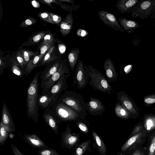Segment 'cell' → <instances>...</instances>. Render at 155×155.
Instances as JSON below:
<instances>
[{
  "mask_svg": "<svg viewBox=\"0 0 155 155\" xmlns=\"http://www.w3.org/2000/svg\"><path fill=\"white\" fill-rule=\"evenodd\" d=\"M82 119L78 120L77 125L78 127L82 131L85 133L88 132V130L87 125L81 120Z\"/></svg>",
  "mask_w": 155,
  "mask_h": 155,
  "instance_id": "ab89813d",
  "label": "cell"
},
{
  "mask_svg": "<svg viewBox=\"0 0 155 155\" xmlns=\"http://www.w3.org/2000/svg\"></svg>",
  "mask_w": 155,
  "mask_h": 155,
  "instance_id": "11a10c76",
  "label": "cell"
},
{
  "mask_svg": "<svg viewBox=\"0 0 155 155\" xmlns=\"http://www.w3.org/2000/svg\"><path fill=\"white\" fill-rule=\"evenodd\" d=\"M142 129L141 127H136L135 129H134L131 134H130V135L132 136L135 134H137L143 131H142Z\"/></svg>",
  "mask_w": 155,
  "mask_h": 155,
  "instance_id": "f6af8a7d",
  "label": "cell"
},
{
  "mask_svg": "<svg viewBox=\"0 0 155 155\" xmlns=\"http://www.w3.org/2000/svg\"><path fill=\"white\" fill-rule=\"evenodd\" d=\"M51 107L52 108V110L57 118L61 121L82 119L74 110L61 102L57 101L54 105Z\"/></svg>",
  "mask_w": 155,
  "mask_h": 155,
  "instance_id": "5b68a950",
  "label": "cell"
},
{
  "mask_svg": "<svg viewBox=\"0 0 155 155\" xmlns=\"http://www.w3.org/2000/svg\"><path fill=\"white\" fill-rule=\"evenodd\" d=\"M90 101L87 103V111L89 114L94 116L102 115L105 108L102 101L96 98L91 97Z\"/></svg>",
  "mask_w": 155,
  "mask_h": 155,
  "instance_id": "8fae6325",
  "label": "cell"
},
{
  "mask_svg": "<svg viewBox=\"0 0 155 155\" xmlns=\"http://www.w3.org/2000/svg\"><path fill=\"white\" fill-rule=\"evenodd\" d=\"M25 141L33 147L41 149L48 148L46 144L35 134H26L23 136Z\"/></svg>",
  "mask_w": 155,
  "mask_h": 155,
  "instance_id": "5bb4252c",
  "label": "cell"
},
{
  "mask_svg": "<svg viewBox=\"0 0 155 155\" xmlns=\"http://www.w3.org/2000/svg\"><path fill=\"white\" fill-rule=\"evenodd\" d=\"M74 23L72 12L68 14L61 21L60 25V30L62 35L65 36L71 30Z\"/></svg>",
  "mask_w": 155,
  "mask_h": 155,
  "instance_id": "ac0fdd59",
  "label": "cell"
},
{
  "mask_svg": "<svg viewBox=\"0 0 155 155\" xmlns=\"http://www.w3.org/2000/svg\"><path fill=\"white\" fill-rule=\"evenodd\" d=\"M98 14L100 19L106 25L116 31H120L121 33L125 31V30L112 14L107 12L101 10L98 11Z\"/></svg>",
  "mask_w": 155,
  "mask_h": 155,
  "instance_id": "9c48e42d",
  "label": "cell"
},
{
  "mask_svg": "<svg viewBox=\"0 0 155 155\" xmlns=\"http://www.w3.org/2000/svg\"></svg>",
  "mask_w": 155,
  "mask_h": 155,
  "instance_id": "db71d44e",
  "label": "cell"
},
{
  "mask_svg": "<svg viewBox=\"0 0 155 155\" xmlns=\"http://www.w3.org/2000/svg\"><path fill=\"white\" fill-rule=\"evenodd\" d=\"M90 70L89 84L95 90L110 95L112 92V89L108 81L99 71L89 65Z\"/></svg>",
  "mask_w": 155,
  "mask_h": 155,
  "instance_id": "3957f363",
  "label": "cell"
},
{
  "mask_svg": "<svg viewBox=\"0 0 155 155\" xmlns=\"http://www.w3.org/2000/svg\"><path fill=\"white\" fill-rule=\"evenodd\" d=\"M90 140L83 142L76 150L74 155H83L89 146Z\"/></svg>",
  "mask_w": 155,
  "mask_h": 155,
  "instance_id": "f546056e",
  "label": "cell"
},
{
  "mask_svg": "<svg viewBox=\"0 0 155 155\" xmlns=\"http://www.w3.org/2000/svg\"><path fill=\"white\" fill-rule=\"evenodd\" d=\"M70 74V70L66 60L62 61L57 71L47 80L41 82L42 95L47 93L61 76L64 74Z\"/></svg>",
  "mask_w": 155,
  "mask_h": 155,
  "instance_id": "52a82bcc",
  "label": "cell"
},
{
  "mask_svg": "<svg viewBox=\"0 0 155 155\" xmlns=\"http://www.w3.org/2000/svg\"><path fill=\"white\" fill-rule=\"evenodd\" d=\"M58 49L60 52L63 54L66 50V46L63 44H60L58 45Z\"/></svg>",
  "mask_w": 155,
  "mask_h": 155,
  "instance_id": "bcb514c9",
  "label": "cell"
},
{
  "mask_svg": "<svg viewBox=\"0 0 155 155\" xmlns=\"http://www.w3.org/2000/svg\"><path fill=\"white\" fill-rule=\"evenodd\" d=\"M155 12V0L140 1L129 12L133 17L142 19L149 18L151 15L152 16Z\"/></svg>",
  "mask_w": 155,
  "mask_h": 155,
  "instance_id": "277c9868",
  "label": "cell"
},
{
  "mask_svg": "<svg viewBox=\"0 0 155 155\" xmlns=\"http://www.w3.org/2000/svg\"><path fill=\"white\" fill-rule=\"evenodd\" d=\"M20 51L24 58L26 65L31 60V58L36 54L33 51L27 50H22Z\"/></svg>",
  "mask_w": 155,
  "mask_h": 155,
  "instance_id": "4dcf8cb0",
  "label": "cell"
},
{
  "mask_svg": "<svg viewBox=\"0 0 155 155\" xmlns=\"http://www.w3.org/2000/svg\"><path fill=\"white\" fill-rule=\"evenodd\" d=\"M139 2L138 0H118L117 2L116 7L121 14L129 12Z\"/></svg>",
  "mask_w": 155,
  "mask_h": 155,
  "instance_id": "ffe728a7",
  "label": "cell"
},
{
  "mask_svg": "<svg viewBox=\"0 0 155 155\" xmlns=\"http://www.w3.org/2000/svg\"><path fill=\"white\" fill-rule=\"evenodd\" d=\"M12 149L14 155H25L20 152L17 147L13 144H11Z\"/></svg>",
  "mask_w": 155,
  "mask_h": 155,
  "instance_id": "7bdbcfd3",
  "label": "cell"
},
{
  "mask_svg": "<svg viewBox=\"0 0 155 155\" xmlns=\"http://www.w3.org/2000/svg\"><path fill=\"white\" fill-rule=\"evenodd\" d=\"M76 34L78 36L81 37H85L88 35V33L86 31L80 28L78 30Z\"/></svg>",
  "mask_w": 155,
  "mask_h": 155,
  "instance_id": "ee69618b",
  "label": "cell"
},
{
  "mask_svg": "<svg viewBox=\"0 0 155 155\" xmlns=\"http://www.w3.org/2000/svg\"><path fill=\"white\" fill-rule=\"evenodd\" d=\"M40 73L38 72L33 77L28 86L27 93V114L36 123H38L39 116L38 103V79Z\"/></svg>",
  "mask_w": 155,
  "mask_h": 155,
  "instance_id": "6da1fadb",
  "label": "cell"
},
{
  "mask_svg": "<svg viewBox=\"0 0 155 155\" xmlns=\"http://www.w3.org/2000/svg\"><path fill=\"white\" fill-rule=\"evenodd\" d=\"M71 131L70 128L68 126L65 131L62 133L61 136V140L63 145L70 149L75 144L78 140L77 136L71 134Z\"/></svg>",
  "mask_w": 155,
  "mask_h": 155,
  "instance_id": "e0dca14e",
  "label": "cell"
},
{
  "mask_svg": "<svg viewBox=\"0 0 155 155\" xmlns=\"http://www.w3.org/2000/svg\"><path fill=\"white\" fill-rule=\"evenodd\" d=\"M131 67V65H129L126 67H125V68H124V71H125L126 72L127 71H128V69L130 68V67Z\"/></svg>",
  "mask_w": 155,
  "mask_h": 155,
  "instance_id": "f907efd6",
  "label": "cell"
},
{
  "mask_svg": "<svg viewBox=\"0 0 155 155\" xmlns=\"http://www.w3.org/2000/svg\"><path fill=\"white\" fill-rule=\"evenodd\" d=\"M49 13L51 17L54 24H58L61 22L62 20L61 16L49 12Z\"/></svg>",
  "mask_w": 155,
  "mask_h": 155,
  "instance_id": "b9f144b4",
  "label": "cell"
},
{
  "mask_svg": "<svg viewBox=\"0 0 155 155\" xmlns=\"http://www.w3.org/2000/svg\"><path fill=\"white\" fill-rule=\"evenodd\" d=\"M70 75V74L62 75L48 93L56 101L59 98L62 92L67 89L68 87L66 82Z\"/></svg>",
  "mask_w": 155,
  "mask_h": 155,
  "instance_id": "30bf717a",
  "label": "cell"
},
{
  "mask_svg": "<svg viewBox=\"0 0 155 155\" xmlns=\"http://www.w3.org/2000/svg\"><path fill=\"white\" fill-rule=\"evenodd\" d=\"M31 3L32 6L35 8H38L40 7L39 3L35 0L32 1Z\"/></svg>",
  "mask_w": 155,
  "mask_h": 155,
  "instance_id": "c3c4849f",
  "label": "cell"
},
{
  "mask_svg": "<svg viewBox=\"0 0 155 155\" xmlns=\"http://www.w3.org/2000/svg\"><path fill=\"white\" fill-rule=\"evenodd\" d=\"M16 58L20 66L23 69L26 64L24 58L20 51H18L16 55Z\"/></svg>",
  "mask_w": 155,
  "mask_h": 155,
  "instance_id": "d590c367",
  "label": "cell"
},
{
  "mask_svg": "<svg viewBox=\"0 0 155 155\" xmlns=\"http://www.w3.org/2000/svg\"><path fill=\"white\" fill-rule=\"evenodd\" d=\"M148 135L145 131L131 136L122 147L121 151L124 152L127 150H134L142 147L146 141Z\"/></svg>",
  "mask_w": 155,
  "mask_h": 155,
  "instance_id": "ba28073f",
  "label": "cell"
},
{
  "mask_svg": "<svg viewBox=\"0 0 155 155\" xmlns=\"http://www.w3.org/2000/svg\"><path fill=\"white\" fill-rule=\"evenodd\" d=\"M53 1V2L56 3L59 5H60L61 7L64 10L69 11L70 12H72V11L74 9L73 7H71L69 5H67L66 4H63L61 2L59 1V2H58V1L57 0H54Z\"/></svg>",
  "mask_w": 155,
  "mask_h": 155,
  "instance_id": "f35d334b",
  "label": "cell"
},
{
  "mask_svg": "<svg viewBox=\"0 0 155 155\" xmlns=\"http://www.w3.org/2000/svg\"><path fill=\"white\" fill-rule=\"evenodd\" d=\"M43 116L44 121L53 131L57 134H58V124L61 121L58 119L50 107L46 108Z\"/></svg>",
  "mask_w": 155,
  "mask_h": 155,
  "instance_id": "7c38bea8",
  "label": "cell"
},
{
  "mask_svg": "<svg viewBox=\"0 0 155 155\" xmlns=\"http://www.w3.org/2000/svg\"><path fill=\"white\" fill-rule=\"evenodd\" d=\"M1 119L4 126L10 133L14 132L15 130V124L5 103H4L2 106Z\"/></svg>",
  "mask_w": 155,
  "mask_h": 155,
  "instance_id": "4fadbf2b",
  "label": "cell"
},
{
  "mask_svg": "<svg viewBox=\"0 0 155 155\" xmlns=\"http://www.w3.org/2000/svg\"><path fill=\"white\" fill-rule=\"evenodd\" d=\"M38 153L40 155H60L55 150L49 148L41 149Z\"/></svg>",
  "mask_w": 155,
  "mask_h": 155,
  "instance_id": "1f68e13d",
  "label": "cell"
},
{
  "mask_svg": "<svg viewBox=\"0 0 155 155\" xmlns=\"http://www.w3.org/2000/svg\"><path fill=\"white\" fill-rule=\"evenodd\" d=\"M154 27H155V24H154Z\"/></svg>",
  "mask_w": 155,
  "mask_h": 155,
  "instance_id": "f5cc1de1",
  "label": "cell"
},
{
  "mask_svg": "<svg viewBox=\"0 0 155 155\" xmlns=\"http://www.w3.org/2000/svg\"><path fill=\"white\" fill-rule=\"evenodd\" d=\"M45 55L40 54L35 56L26 65L24 72V74L26 75L29 74L33 69L39 65Z\"/></svg>",
  "mask_w": 155,
  "mask_h": 155,
  "instance_id": "7402d4cb",
  "label": "cell"
},
{
  "mask_svg": "<svg viewBox=\"0 0 155 155\" xmlns=\"http://www.w3.org/2000/svg\"><path fill=\"white\" fill-rule=\"evenodd\" d=\"M153 17L155 19V15H154V16H153Z\"/></svg>",
  "mask_w": 155,
  "mask_h": 155,
  "instance_id": "816d5d0a",
  "label": "cell"
},
{
  "mask_svg": "<svg viewBox=\"0 0 155 155\" xmlns=\"http://www.w3.org/2000/svg\"><path fill=\"white\" fill-rule=\"evenodd\" d=\"M44 32H40L31 38L30 42L32 43H35L39 41L45 35Z\"/></svg>",
  "mask_w": 155,
  "mask_h": 155,
  "instance_id": "8d00e7d4",
  "label": "cell"
},
{
  "mask_svg": "<svg viewBox=\"0 0 155 155\" xmlns=\"http://www.w3.org/2000/svg\"><path fill=\"white\" fill-rule=\"evenodd\" d=\"M80 49L78 48H73L69 52L68 55V62L71 70H74L77 63Z\"/></svg>",
  "mask_w": 155,
  "mask_h": 155,
  "instance_id": "603a6c76",
  "label": "cell"
},
{
  "mask_svg": "<svg viewBox=\"0 0 155 155\" xmlns=\"http://www.w3.org/2000/svg\"><path fill=\"white\" fill-rule=\"evenodd\" d=\"M54 42V39L52 35L51 34H48L44 37L41 44L48 43L53 44Z\"/></svg>",
  "mask_w": 155,
  "mask_h": 155,
  "instance_id": "60d3db41",
  "label": "cell"
},
{
  "mask_svg": "<svg viewBox=\"0 0 155 155\" xmlns=\"http://www.w3.org/2000/svg\"><path fill=\"white\" fill-rule=\"evenodd\" d=\"M92 133L99 152L102 155L105 154L107 152V149L103 141L95 132L93 131Z\"/></svg>",
  "mask_w": 155,
  "mask_h": 155,
  "instance_id": "d4e9b609",
  "label": "cell"
},
{
  "mask_svg": "<svg viewBox=\"0 0 155 155\" xmlns=\"http://www.w3.org/2000/svg\"><path fill=\"white\" fill-rule=\"evenodd\" d=\"M104 68L108 80L110 82H115L117 78V74L113 63L111 59L107 58L104 61Z\"/></svg>",
  "mask_w": 155,
  "mask_h": 155,
  "instance_id": "9a60e30c",
  "label": "cell"
},
{
  "mask_svg": "<svg viewBox=\"0 0 155 155\" xmlns=\"http://www.w3.org/2000/svg\"><path fill=\"white\" fill-rule=\"evenodd\" d=\"M37 22V20L32 17H28L21 24L20 26L21 27H27Z\"/></svg>",
  "mask_w": 155,
  "mask_h": 155,
  "instance_id": "836d02e7",
  "label": "cell"
},
{
  "mask_svg": "<svg viewBox=\"0 0 155 155\" xmlns=\"http://www.w3.org/2000/svg\"><path fill=\"white\" fill-rule=\"evenodd\" d=\"M144 102L147 104H152L155 102V99L149 98L145 99Z\"/></svg>",
  "mask_w": 155,
  "mask_h": 155,
  "instance_id": "7dc6e473",
  "label": "cell"
},
{
  "mask_svg": "<svg viewBox=\"0 0 155 155\" xmlns=\"http://www.w3.org/2000/svg\"><path fill=\"white\" fill-rule=\"evenodd\" d=\"M61 62V60H58L48 64L41 73L40 76L41 82L47 80L54 74L57 71Z\"/></svg>",
  "mask_w": 155,
  "mask_h": 155,
  "instance_id": "2e32d148",
  "label": "cell"
},
{
  "mask_svg": "<svg viewBox=\"0 0 155 155\" xmlns=\"http://www.w3.org/2000/svg\"><path fill=\"white\" fill-rule=\"evenodd\" d=\"M58 101L64 103L76 111L83 120L87 115V103L83 97L75 91H66Z\"/></svg>",
  "mask_w": 155,
  "mask_h": 155,
  "instance_id": "7a4b0ae2",
  "label": "cell"
},
{
  "mask_svg": "<svg viewBox=\"0 0 155 155\" xmlns=\"http://www.w3.org/2000/svg\"><path fill=\"white\" fill-rule=\"evenodd\" d=\"M54 47L53 46L49 50L44 56L39 65L43 66L48 63L54 61L58 58L54 52Z\"/></svg>",
  "mask_w": 155,
  "mask_h": 155,
  "instance_id": "cb8c5ba5",
  "label": "cell"
},
{
  "mask_svg": "<svg viewBox=\"0 0 155 155\" xmlns=\"http://www.w3.org/2000/svg\"><path fill=\"white\" fill-rule=\"evenodd\" d=\"M20 65L18 62L16 60H14L12 61V70L13 73L19 77H21L23 76L22 71L19 67Z\"/></svg>",
  "mask_w": 155,
  "mask_h": 155,
  "instance_id": "f1b7e54d",
  "label": "cell"
},
{
  "mask_svg": "<svg viewBox=\"0 0 155 155\" xmlns=\"http://www.w3.org/2000/svg\"><path fill=\"white\" fill-rule=\"evenodd\" d=\"M149 138L147 155H155V132L150 135Z\"/></svg>",
  "mask_w": 155,
  "mask_h": 155,
  "instance_id": "4316f807",
  "label": "cell"
},
{
  "mask_svg": "<svg viewBox=\"0 0 155 155\" xmlns=\"http://www.w3.org/2000/svg\"><path fill=\"white\" fill-rule=\"evenodd\" d=\"M10 132L4 125L2 120L0 124V144L2 145L6 141Z\"/></svg>",
  "mask_w": 155,
  "mask_h": 155,
  "instance_id": "484cf974",
  "label": "cell"
},
{
  "mask_svg": "<svg viewBox=\"0 0 155 155\" xmlns=\"http://www.w3.org/2000/svg\"><path fill=\"white\" fill-rule=\"evenodd\" d=\"M53 46V44L50 43L41 44L40 47V54L45 55Z\"/></svg>",
  "mask_w": 155,
  "mask_h": 155,
  "instance_id": "e575fe53",
  "label": "cell"
},
{
  "mask_svg": "<svg viewBox=\"0 0 155 155\" xmlns=\"http://www.w3.org/2000/svg\"><path fill=\"white\" fill-rule=\"evenodd\" d=\"M131 155H147V150L144 147H141L134 150Z\"/></svg>",
  "mask_w": 155,
  "mask_h": 155,
  "instance_id": "74e56055",
  "label": "cell"
},
{
  "mask_svg": "<svg viewBox=\"0 0 155 155\" xmlns=\"http://www.w3.org/2000/svg\"><path fill=\"white\" fill-rule=\"evenodd\" d=\"M59 1L61 2H64L70 3L72 4L73 5L74 4L73 0H59Z\"/></svg>",
  "mask_w": 155,
  "mask_h": 155,
  "instance_id": "681fc988",
  "label": "cell"
},
{
  "mask_svg": "<svg viewBox=\"0 0 155 155\" xmlns=\"http://www.w3.org/2000/svg\"><path fill=\"white\" fill-rule=\"evenodd\" d=\"M90 79V70L88 67L84 64L83 62L79 60L76 65L73 85L76 86L78 89L86 87Z\"/></svg>",
  "mask_w": 155,
  "mask_h": 155,
  "instance_id": "8992f818",
  "label": "cell"
},
{
  "mask_svg": "<svg viewBox=\"0 0 155 155\" xmlns=\"http://www.w3.org/2000/svg\"><path fill=\"white\" fill-rule=\"evenodd\" d=\"M114 110L116 115L119 117L124 118L126 117V111L120 103H116L114 107Z\"/></svg>",
  "mask_w": 155,
  "mask_h": 155,
  "instance_id": "83f0119b",
  "label": "cell"
},
{
  "mask_svg": "<svg viewBox=\"0 0 155 155\" xmlns=\"http://www.w3.org/2000/svg\"><path fill=\"white\" fill-rule=\"evenodd\" d=\"M38 15L41 19L45 22L52 24H54L49 13L47 12L40 13L38 14Z\"/></svg>",
  "mask_w": 155,
  "mask_h": 155,
  "instance_id": "d6a6232c",
  "label": "cell"
},
{
  "mask_svg": "<svg viewBox=\"0 0 155 155\" xmlns=\"http://www.w3.org/2000/svg\"><path fill=\"white\" fill-rule=\"evenodd\" d=\"M57 101L48 93L38 96V103L41 109L51 107L54 106Z\"/></svg>",
  "mask_w": 155,
  "mask_h": 155,
  "instance_id": "44dd1931",
  "label": "cell"
},
{
  "mask_svg": "<svg viewBox=\"0 0 155 155\" xmlns=\"http://www.w3.org/2000/svg\"><path fill=\"white\" fill-rule=\"evenodd\" d=\"M118 21L121 27L128 33L134 32L135 30L141 26L136 21L122 17H119Z\"/></svg>",
  "mask_w": 155,
  "mask_h": 155,
  "instance_id": "d6986e66",
  "label": "cell"
}]
</instances>
